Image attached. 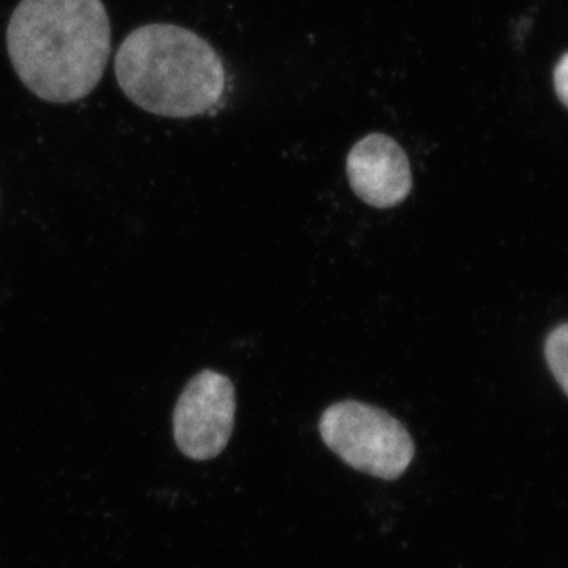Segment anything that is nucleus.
<instances>
[{"instance_id": "obj_1", "label": "nucleus", "mask_w": 568, "mask_h": 568, "mask_svg": "<svg viewBox=\"0 0 568 568\" xmlns=\"http://www.w3.org/2000/svg\"><path fill=\"white\" fill-rule=\"evenodd\" d=\"M11 65L50 103L84 99L102 81L111 22L102 0H21L7 29Z\"/></svg>"}, {"instance_id": "obj_4", "label": "nucleus", "mask_w": 568, "mask_h": 568, "mask_svg": "<svg viewBox=\"0 0 568 568\" xmlns=\"http://www.w3.org/2000/svg\"><path fill=\"white\" fill-rule=\"evenodd\" d=\"M235 390L231 379L204 369L183 388L174 409V439L190 459L219 457L234 429Z\"/></svg>"}, {"instance_id": "obj_3", "label": "nucleus", "mask_w": 568, "mask_h": 568, "mask_svg": "<svg viewBox=\"0 0 568 568\" xmlns=\"http://www.w3.org/2000/svg\"><path fill=\"white\" fill-rule=\"evenodd\" d=\"M320 433L325 446L346 465L368 476L394 480L416 455L413 437L402 422L365 403H335L324 410Z\"/></svg>"}, {"instance_id": "obj_2", "label": "nucleus", "mask_w": 568, "mask_h": 568, "mask_svg": "<svg viewBox=\"0 0 568 568\" xmlns=\"http://www.w3.org/2000/svg\"><path fill=\"white\" fill-rule=\"evenodd\" d=\"M114 70L126 99L162 118L205 114L226 89V70L212 44L164 22L130 32L115 54Z\"/></svg>"}, {"instance_id": "obj_6", "label": "nucleus", "mask_w": 568, "mask_h": 568, "mask_svg": "<svg viewBox=\"0 0 568 568\" xmlns=\"http://www.w3.org/2000/svg\"><path fill=\"white\" fill-rule=\"evenodd\" d=\"M545 354L552 375L568 396V324L560 325L548 336Z\"/></svg>"}, {"instance_id": "obj_7", "label": "nucleus", "mask_w": 568, "mask_h": 568, "mask_svg": "<svg viewBox=\"0 0 568 568\" xmlns=\"http://www.w3.org/2000/svg\"><path fill=\"white\" fill-rule=\"evenodd\" d=\"M555 89L560 102L568 108V52L559 59L555 69Z\"/></svg>"}, {"instance_id": "obj_5", "label": "nucleus", "mask_w": 568, "mask_h": 568, "mask_svg": "<svg viewBox=\"0 0 568 568\" xmlns=\"http://www.w3.org/2000/svg\"><path fill=\"white\" fill-rule=\"evenodd\" d=\"M351 189L376 209L396 207L413 190L409 159L402 145L383 133L362 138L346 160Z\"/></svg>"}]
</instances>
